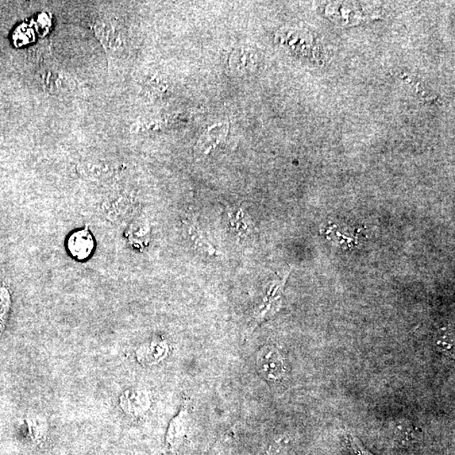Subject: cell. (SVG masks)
I'll use <instances>...</instances> for the list:
<instances>
[{
    "label": "cell",
    "instance_id": "1",
    "mask_svg": "<svg viewBox=\"0 0 455 455\" xmlns=\"http://www.w3.org/2000/svg\"><path fill=\"white\" fill-rule=\"evenodd\" d=\"M95 249V240L88 227L76 230L68 235L66 250L73 259L86 261L92 257Z\"/></svg>",
    "mask_w": 455,
    "mask_h": 455
},
{
    "label": "cell",
    "instance_id": "2",
    "mask_svg": "<svg viewBox=\"0 0 455 455\" xmlns=\"http://www.w3.org/2000/svg\"><path fill=\"white\" fill-rule=\"evenodd\" d=\"M364 8L354 3H331L326 9V15L331 20L342 25L357 24L369 17L364 14Z\"/></svg>",
    "mask_w": 455,
    "mask_h": 455
},
{
    "label": "cell",
    "instance_id": "3",
    "mask_svg": "<svg viewBox=\"0 0 455 455\" xmlns=\"http://www.w3.org/2000/svg\"><path fill=\"white\" fill-rule=\"evenodd\" d=\"M257 367L262 375L270 380H279L284 377V362L275 349L265 348L260 351L257 357Z\"/></svg>",
    "mask_w": 455,
    "mask_h": 455
},
{
    "label": "cell",
    "instance_id": "4",
    "mask_svg": "<svg viewBox=\"0 0 455 455\" xmlns=\"http://www.w3.org/2000/svg\"><path fill=\"white\" fill-rule=\"evenodd\" d=\"M229 126L228 124H219L212 127L204 133L198 145L200 154H207L217 147L227 136Z\"/></svg>",
    "mask_w": 455,
    "mask_h": 455
},
{
    "label": "cell",
    "instance_id": "5",
    "mask_svg": "<svg viewBox=\"0 0 455 455\" xmlns=\"http://www.w3.org/2000/svg\"><path fill=\"white\" fill-rule=\"evenodd\" d=\"M120 404L127 414H140L148 408L149 399L145 392L127 391L121 396Z\"/></svg>",
    "mask_w": 455,
    "mask_h": 455
},
{
    "label": "cell",
    "instance_id": "6",
    "mask_svg": "<svg viewBox=\"0 0 455 455\" xmlns=\"http://www.w3.org/2000/svg\"><path fill=\"white\" fill-rule=\"evenodd\" d=\"M188 419V408L187 406H183L181 408L180 414L172 420L171 425H169L167 441L171 443V445L175 446L179 442L180 439L185 434L187 427Z\"/></svg>",
    "mask_w": 455,
    "mask_h": 455
},
{
    "label": "cell",
    "instance_id": "7",
    "mask_svg": "<svg viewBox=\"0 0 455 455\" xmlns=\"http://www.w3.org/2000/svg\"><path fill=\"white\" fill-rule=\"evenodd\" d=\"M167 345L165 342L153 341L149 345L145 346L138 351V360L148 364L159 362L167 353Z\"/></svg>",
    "mask_w": 455,
    "mask_h": 455
},
{
    "label": "cell",
    "instance_id": "8",
    "mask_svg": "<svg viewBox=\"0 0 455 455\" xmlns=\"http://www.w3.org/2000/svg\"><path fill=\"white\" fill-rule=\"evenodd\" d=\"M11 304L10 292L6 286L0 287V337L5 330Z\"/></svg>",
    "mask_w": 455,
    "mask_h": 455
},
{
    "label": "cell",
    "instance_id": "9",
    "mask_svg": "<svg viewBox=\"0 0 455 455\" xmlns=\"http://www.w3.org/2000/svg\"><path fill=\"white\" fill-rule=\"evenodd\" d=\"M189 234H190L196 248H198L200 250H202V252H206L208 254H214L216 253V250L214 248V246H212L210 243L203 238L202 232L198 227L195 225L190 226Z\"/></svg>",
    "mask_w": 455,
    "mask_h": 455
},
{
    "label": "cell",
    "instance_id": "10",
    "mask_svg": "<svg viewBox=\"0 0 455 455\" xmlns=\"http://www.w3.org/2000/svg\"><path fill=\"white\" fill-rule=\"evenodd\" d=\"M349 440L350 449H352L354 455H372L362 447V443L358 439L352 437V436L349 437Z\"/></svg>",
    "mask_w": 455,
    "mask_h": 455
}]
</instances>
